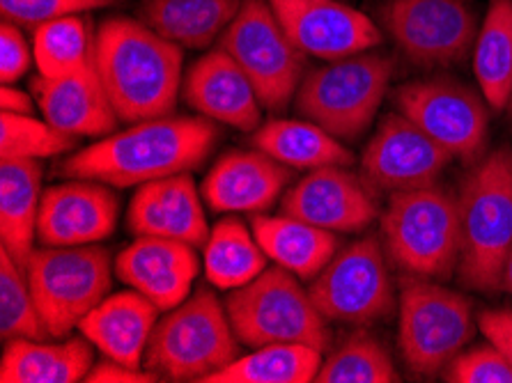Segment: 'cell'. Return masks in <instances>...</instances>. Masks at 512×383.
<instances>
[{
    "instance_id": "1",
    "label": "cell",
    "mask_w": 512,
    "mask_h": 383,
    "mask_svg": "<svg viewBox=\"0 0 512 383\" xmlns=\"http://www.w3.org/2000/svg\"><path fill=\"white\" fill-rule=\"evenodd\" d=\"M219 138L207 117L164 115L108 134L60 163V175L92 179L115 189L143 186L203 163Z\"/></svg>"
},
{
    "instance_id": "2",
    "label": "cell",
    "mask_w": 512,
    "mask_h": 383,
    "mask_svg": "<svg viewBox=\"0 0 512 383\" xmlns=\"http://www.w3.org/2000/svg\"><path fill=\"white\" fill-rule=\"evenodd\" d=\"M97 72L120 122L173 115L182 88V46L143 21L113 17L97 30Z\"/></svg>"
},
{
    "instance_id": "3",
    "label": "cell",
    "mask_w": 512,
    "mask_h": 383,
    "mask_svg": "<svg viewBox=\"0 0 512 383\" xmlns=\"http://www.w3.org/2000/svg\"><path fill=\"white\" fill-rule=\"evenodd\" d=\"M462 248L457 278L476 292L501 289L503 264L512 250V150L499 147L462 179L460 193Z\"/></svg>"
},
{
    "instance_id": "4",
    "label": "cell",
    "mask_w": 512,
    "mask_h": 383,
    "mask_svg": "<svg viewBox=\"0 0 512 383\" xmlns=\"http://www.w3.org/2000/svg\"><path fill=\"white\" fill-rule=\"evenodd\" d=\"M391 260L409 276L448 280L462 248L460 202L441 184L391 193L382 216Z\"/></svg>"
},
{
    "instance_id": "5",
    "label": "cell",
    "mask_w": 512,
    "mask_h": 383,
    "mask_svg": "<svg viewBox=\"0 0 512 383\" xmlns=\"http://www.w3.org/2000/svg\"><path fill=\"white\" fill-rule=\"evenodd\" d=\"M228 310L198 289L154 326L143 365L166 381H205L242 356Z\"/></svg>"
},
{
    "instance_id": "6",
    "label": "cell",
    "mask_w": 512,
    "mask_h": 383,
    "mask_svg": "<svg viewBox=\"0 0 512 383\" xmlns=\"http://www.w3.org/2000/svg\"><path fill=\"white\" fill-rule=\"evenodd\" d=\"M301 278L283 267L265 269L244 287L232 289L226 310L237 338L248 347L308 345L327 351V317L313 303Z\"/></svg>"
},
{
    "instance_id": "7",
    "label": "cell",
    "mask_w": 512,
    "mask_h": 383,
    "mask_svg": "<svg viewBox=\"0 0 512 383\" xmlns=\"http://www.w3.org/2000/svg\"><path fill=\"white\" fill-rule=\"evenodd\" d=\"M476 328L467 296L430 278L409 273L402 278L398 345L411 374H444L448 363L469 347Z\"/></svg>"
},
{
    "instance_id": "8",
    "label": "cell",
    "mask_w": 512,
    "mask_h": 383,
    "mask_svg": "<svg viewBox=\"0 0 512 383\" xmlns=\"http://www.w3.org/2000/svg\"><path fill=\"white\" fill-rule=\"evenodd\" d=\"M395 62L379 53L329 60L304 76L297 90V111L338 140H356L382 106Z\"/></svg>"
},
{
    "instance_id": "9",
    "label": "cell",
    "mask_w": 512,
    "mask_h": 383,
    "mask_svg": "<svg viewBox=\"0 0 512 383\" xmlns=\"http://www.w3.org/2000/svg\"><path fill=\"white\" fill-rule=\"evenodd\" d=\"M49 338H67L102 303L113 283L106 248L42 246L23 264Z\"/></svg>"
},
{
    "instance_id": "10",
    "label": "cell",
    "mask_w": 512,
    "mask_h": 383,
    "mask_svg": "<svg viewBox=\"0 0 512 383\" xmlns=\"http://www.w3.org/2000/svg\"><path fill=\"white\" fill-rule=\"evenodd\" d=\"M221 49L244 69L262 108L283 113L306 76V53L297 49L269 0H242L235 21L221 35Z\"/></svg>"
},
{
    "instance_id": "11",
    "label": "cell",
    "mask_w": 512,
    "mask_h": 383,
    "mask_svg": "<svg viewBox=\"0 0 512 383\" xmlns=\"http://www.w3.org/2000/svg\"><path fill=\"white\" fill-rule=\"evenodd\" d=\"M395 104L416 127L446 147L453 159L464 163L483 159L490 129V106L469 85L451 76L409 81L395 92Z\"/></svg>"
},
{
    "instance_id": "12",
    "label": "cell",
    "mask_w": 512,
    "mask_h": 383,
    "mask_svg": "<svg viewBox=\"0 0 512 383\" xmlns=\"http://www.w3.org/2000/svg\"><path fill=\"white\" fill-rule=\"evenodd\" d=\"M310 296L327 322L370 324L395 306L393 280L375 237L354 241L310 280Z\"/></svg>"
},
{
    "instance_id": "13",
    "label": "cell",
    "mask_w": 512,
    "mask_h": 383,
    "mask_svg": "<svg viewBox=\"0 0 512 383\" xmlns=\"http://www.w3.org/2000/svg\"><path fill=\"white\" fill-rule=\"evenodd\" d=\"M382 19L402 56L418 67L462 65L478 37L467 0H389Z\"/></svg>"
},
{
    "instance_id": "14",
    "label": "cell",
    "mask_w": 512,
    "mask_h": 383,
    "mask_svg": "<svg viewBox=\"0 0 512 383\" xmlns=\"http://www.w3.org/2000/svg\"><path fill=\"white\" fill-rule=\"evenodd\" d=\"M453 154L432 140L407 115L389 113L361 156V175L379 191L398 193L437 184Z\"/></svg>"
},
{
    "instance_id": "15",
    "label": "cell",
    "mask_w": 512,
    "mask_h": 383,
    "mask_svg": "<svg viewBox=\"0 0 512 383\" xmlns=\"http://www.w3.org/2000/svg\"><path fill=\"white\" fill-rule=\"evenodd\" d=\"M269 5L306 56L340 60L366 53L382 42L377 23L340 0H269Z\"/></svg>"
},
{
    "instance_id": "16",
    "label": "cell",
    "mask_w": 512,
    "mask_h": 383,
    "mask_svg": "<svg viewBox=\"0 0 512 383\" xmlns=\"http://www.w3.org/2000/svg\"><path fill=\"white\" fill-rule=\"evenodd\" d=\"M283 214L331 232L366 230L379 214L377 191L347 166L308 170L283 195Z\"/></svg>"
},
{
    "instance_id": "17",
    "label": "cell",
    "mask_w": 512,
    "mask_h": 383,
    "mask_svg": "<svg viewBox=\"0 0 512 383\" xmlns=\"http://www.w3.org/2000/svg\"><path fill=\"white\" fill-rule=\"evenodd\" d=\"M120 200L111 186L92 179L56 184L42 195L37 239L42 246H85L118 228Z\"/></svg>"
},
{
    "instance_id": "18",
    "label": "cell",
    "mask_w": 512,
    "mask_h": 383,
    "mask_svg": "<svg viewBox=\"0 0 512 383\" xmlns=\"http://www.w3.org/2000/svg\"><path fill=\"white\" fill-rule=\"evenodd\" d=\"M198 273L196 246L166 237H136L115 260V276L150 299L161 312L189 299Z\"/></svg>"
},
{
    "instance_id": "19",
    "label": "cell",
    "mask_w": 512,
    "mask_h": 383,
    "mask_svg": "<svg viewBox=\"0 0 512 383\" xmlns=\"http://www.w3.org/2000/svg\"><path fill=\"white\" fill-rule=\"evenodd\" d=\"M203 195L189 173L138 186L127 209V228L136 237H166L205 246L209 225Z\"/></svg>"
},
{
    "instance_id": "20",
    "label": "cell",
    "mask_w": 512,
    "mask_h": 383,
    "mask_svg": "<svg viewBox=\"0 0 512 383\" xmlns=\"http://www.w3.org/2000/svg\"><path fill=\"white\" fill-rule=\"evenodd\" d=\"M182 90L186 104L207 120L223 122L239 131L260 127L262 104L258 92L244 69L221 46L193 62Z\"/></svg>"
},
{
    "instance_id": "21",
    "label": "cell",
    "mask_w": 512,
    "mask_h": 383,
    "mask_svg": "<svg viewBox=\"0 0 512 383\" xmlns=\"http://www.w3.org/2000/svg\"><path fill=\"white\" fill-rule=\"evenodd\" d=\"M290 182V170L262 150H235L214 163L203 198L219 214H265Z\"/></svg>"
},
{
    "instance_id": "22",
    "label": "cell",
    "mask_w": 512,
    "mask_h": 383,
    "mask_svg": "<svg viewBox=\"0 0 512 383\" xmlns=\"http://www.w3.org/2000/svg\"><path fill=\"white\" fill-rule=\"evenodd\" d=\"M33 97L44 120L74 138H104L113 134L120 117L95 65L62 78H33Z\"/></svg>"
},
{
    "instance_id": "23",
    "label": "cell",
    "mask_w": 512,
    "mask_h": 383,
    "mask_svg": "<svg viewBox=\"0 0 512 383\" xmlns=\"http://www.w3.org/2000/svg\"><path fill=\"white\" fill-rule=\"evenodd\" d=\"M159 308L136 289L118 292L99 303L79 324V331L104 358L129 367H145V349L159 322Z\"/></svg>"
},
{
    "instance_id": "24",
    "label": "cell",
    "mask_w": 512,
    "mask_h": 383,
    "mask_svg": "<svg viewBox=\"0 0 512 383\" xmlns=\"http://www.w3.org/2000/svg\"><path fill=\"white\" fill-rule=\"evenodd\" d=\"M92 342L69 338L65 342H42L30 338L7 340L0 361L3 383H79L95 365Z\"/></svg>"
},
{
    "instance_id": "25",
    "label": "cell",
    "mask_w": 512,
    "mask_h": 383,
    "mask_svg": "<svg viewBox=\"0 0 512 383\" xmlns=\"http://www.w3.org/2000/svg\"><path fill=\"white\" fill-rule=\"evenodd\" d=\"M251 230L269 260L301 280H313L338 253L336 232L322 230L287 214H253Z\"/></svg>"
},
{
    "instance_id": "26",
    "label": "cell",
    "mask_w": 512,
    "mask_h": 383,
    "mask_svg": "<svg viewBox=\"0 0 512 383\" xmlns=\"http://www.w3.org/2000/svg\"><path fill=\"white\" fill-rule=\"evenodd\" d=\"M42 195L40 161H0V241L19 264H26L35 250Z\"/></svg>"
},
{
    "instance_id": "27",
    "label": "cell",
    "mask_w": 512,
    "mask_h": 383,
    "mask_svg": "<svg viewBox=\"0 0 512 383\" xmlns=\"http://www.w3.org/2000/svg\"><path fill=\"white\" fill-rule=\"evenodd\" d=\"M242 0H145L141 19L182 49H207L235 21Z\"/></svg>"
},
{
    "instance_id": "28",
    "label": "cell",
    "mask_w": 512,
    "mask_h": 383,
    "mask_svg": "<svg viewBox=\"0 0 512 383\" xmlns=\"http://www.w3.org/2000/svg\"><path fill=\"white\" fill-rule=\"evenodd\" d=\"M253 145L283 166L297 170L352 163V152L310 120H269L255 129Z\"/></svg>"
},
{
    "instance_id": "29",
    "label": "cell",
    "mask_w": 512,
    "mask_h": 383,
    "mask_svg": "<svg viewBox=\"0 0 512 383\" xmlns=\"http://www.w3.org/2000/svg\"><path fill=\"white\" fill-rule=\"evenodd\" d=\"M473 74L494 113L508 108L512 95V0H490L473 44Z\"/></svg>"
},
{
    "instance_id": "30",
    "label": "cell",
    "mask_w": 512,
    "mask_h": 383,
    "mask_svg": "<svg viewBox=\"0 0 512 383\" xmlns=\"http://www.w3.org/2000/svg\"><path fill=\"white\" fill-rule=\"evenodd\" d=\"M203 267L216 289L244 287L267 269V253L255 234L237 216H226L214 225L205 241Z\"/></svg>"
},
{
    "instance_id": "31",
    "label": "cell",
    "mask_w": 512,
    "mask_h": 383,
    "mask_svg": "<svg viewBox=\"0 0 512 383\" xmlns=\"http://www.w3.org/2000/svg\"><path fill=\"white\" fill-rule=\"evenodd\" d=\"M322 361V351L308 345H265L239 356L205 383H310Z\"/></svg>"
},
{
    "instance_id": "32",
    "label": "cell",
    "mask_w": 512,
    "mask_h": 383,
    "mask_svg": "<svg viewBox=\"0 0 512 383\" xmlns=\"http://www.w3.org/2000/svg\"><path fill=\"white\" fill-rule=\"evenodd\" d=\"M97 37L81 14H69L42 23L33 30V56L37 74L44 78H62L79 74L95 65Z\"/></svg>"
},
{
    "instance_id": "33",
    "label": "cell",
    "mask_w": 512,
    "mask_h": 383,
    "mask_svg": "<svg viewBox=\"0 0 512 383\" xmlns=\"http://www.w3.org/2000/svg\"><path fill=\"white\" fill-rule=\"evenodd\" d=\"M317 383H395L400 374L382 342L370 333H354L322 361Z\"/></svg>"
},
{
    "instance_id": "34",
    "label": "cell",
    "mask_w": 512,
    "mask_h": 383,
    "mask_svg": "<svg viewBox=\"0 0 512 383\" xmlns=\"http://www.w3.org/2000/svg\"><path fill=\"white\" fill-rule=\"evenodd\" d=\"M49 331L37 310L33 289L23 264L0 250V338L3 342L30 338L44 340Z\"/></svg>"
},
{
    "instance_id": "35",
    "label": "cell",
    "mask_w": 512,
    "mask_h": 383,
    "mask_svg": "<svg viewBox=\"0 0 512 383\" xmlns=\"http://www.w3.org/2000/svg\"><path fill=\"white\" fill-rule=\"evenodd\" d=\"M76 138L62 134L49 122L35 120L33 115L3 113L0 115V156L3 159H51L72 150Z\"/></svg>"
},
{
    "instance_id": "36",
    "label": "cell",
    "mask_w": 512,
    "mask_h": 383,
    "mask_svg": "<svg viewBox=\"0 0 512 383\" xmlns=\"http://www.w3.org/2000/svg\"><path fill=\"white\" fill-rule=\"evenodd\" d=\"M451 383H512V363L492 342L460 351L441 374Z\"/></svg>"
},
{
    "instance_id": "37",
    "label": "cell",
    "mask_w": 512,
    "mask_h": 383,
    "mask_svg": "<svg viewBox=\"0 0 512 383\" xmlns=\"http://www.w3.org/2000/svg\"><path fill=\"white\" fill-rule=\"evenodd\" d=\"M113 3L115 0H0V14H3V21L35 30L46 21L102 10Z\"/></svg>"
},
{
    "instance_id": "38",
    "label": "cell",
    "mask_w": 512,
    "mask_h": 383,
    "mask_svg": "<svg viewBox=\"0 0 512 383\" xmlns=\"http://www.w3.org/2000/svg\"><path fill=\"white\" fill-rule=\"evenodd\" d=\"M35 56L23 37L17 23L3 21L0 26V81L3 85H14L19 78L26 76Z\"/></svg>"
},
{
    "instance_id": "39",
    "label": "cell",
    "mask_w": 512,
    "mask_h": 383,
    "mask_svg": "<svg viewBox=\"0 0 512 383\" xmlns=\"http://www.w3.org/2000/svg\"><path fill=\"white\" fill-rule=\"evenodd\" d=\"M88 383H157L164 381L157 372L147 370V367H129L118 361H106L92 365V370L85 377Z\"/></svg>"
},
{
    "instance_id": "40",
    "label": "cell",
    "mask_w": 512,
    "mask_h": 383,
    "mask_svg": "<svg viewBox=\"0 0 512 383\" xmlns=\"http://www.w3.org/2000/svg\"><path fill=\"white\" fill-rule=\"evenodd\" d=\"M478 328L483 331L487 342L499 347L512 363V308L480 312Z\"/></svg>"
},
{
    "instance_id": "41",
    "label": "cell",
    "mask_w": 512,
    "mask_h": 383,
    "mask_svg": "<svg viewBox=\"0 0 512 383\" xmlns=\"http://www.w3.org/2000/svg\"><path fill=\"white\" fill-rule=\"evenodd\" d=\"M33 106V97L19 88H14V85H3V90H0V108H3V113L30 115L33 113Z\"/></svg>"
},
{
    "instance_id": "42",
    "label": "cell",
    "mask_w": 512,
    "mask_h": 383,
    "mask_svg": "<svg viewBox=\"0 0 512 383\" xmlns=\"http://www.w3.org/2000/svg\"><path fill=\"white\" fill-rule=\"evenodd\" d=\"M501 289H506V292L512 294V250L508 255L506 264H503V276H501Z\"/></svg>"
},
{
    "instance_id": "43",
    "label": "cell",
    "mask_w": 512,
    "mask_h": 383,
    "mask_svg": "<svg viewBox=\"0 0 512 383\" xmlns=\"http://www.w3.org/2000/svg\"><path fill=\"white\" fill-rule=\"evenodd\" d=\"M506 111L510 113V117H512V95H510V101H508V108H506Z\"/></svg>"
}]
</instances>
